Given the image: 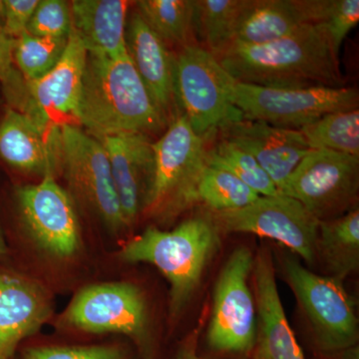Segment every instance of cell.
Segmentation results:
<instances>
[{"mask_svg":"<svg viewBox=\"0 0 359 359\" xmlns=\"http://www.w3.org/2000/svg\"><path fill=\"white\" fill-rule=\"evenodd\" d=\"M215 58L243 83L273 88L344 87L339 54L321 25L302 26L266 44H230Z\"/></svg>","mask_w":359,"mask_h":359,"instance_id":"obj_1","label":"cell"},{"mask_svg":"<svg viewBox=\"0 0 359 359\" xmlns=\"http://www.w3.org/2000/svg\"><path fill=\"white\" fill-rule=\"evenodd\" d=\"M76 121L99 139L123 133H156L169 120L156 105L128 53H87Z\"/></svg>","mask_w":359,"mask_h":359,"instance_id":"obj_2","label":"cell"},{"mask_svg":"<svg viewBox=\"0 0 359 359\" xmlns=\"http://www.w3.org/2000/svg\"><path fill=\"white\" fill-rule=\"evenodd\" d=\"M219 245V231L211 218L195 217L172 231L149 226L129 241L119 256L126 263L153 264L166 276L170 313L175 318L192 299Z\"/></svg>","mask_w":359,"mask_h":359,"instance_id":"obj_3","label":"cell"},{"mask_svg":"<svg viewBox=\"0 0 359 359\" xmlns=\"http://www.w3.org/2000/svg\"><path fill=\"white\" fill-rule=\"evenodd\" d=\"M205 141L185 116H174L159 140L153 142L154 169L142 212L168 223L199 204L198 185L207 166Z\"/></svg>","mask_w":359,"mask_h":359,"instance_id":"obj_4","label":"cell"},{"mask_svg":"<svg viewBox=\"0 0 359 359\" xmlns=\"http://www.w3.org/2000/svg\"><path fill=\"white\" fill-rule=\"evenodd\" d=\"M224 84L231 103L248 120L278 128L299 130L323 115L358 109L359 94L351 87L273 88L243 83L224 69Z\"/></svg>","mask_w":359,"mask_h":359,"instance_id":"obj_5","label":"cell"},{"mask_svg":"<svg viewBox=\"0 0 359 359\" xmlns=\"http://www.w3.org/2000/svg\"><path fill=\"white\" fill-rule=\"evenodd\" d=\"M255 256L240 247L231 252L214 290L211 321L205 335L215 359H250L257 339V306L249 285Z\"/></svg>","mask_w":359,"mask_h":359,"instance_id":"obj_6","label":"cell"},{"mask_svg":"<svg viewBox=\"0 0 359 359\" xmlns=\"http://www.w3.org/2000/svg\"><path fill=\"white\" fill-rule=\"evenodd\" d=\"M280 266L309 321L318 358L358 346L355 306L341 280L316 275L292 257H283Z\"/></svg>","mask_w":359,"mask_h":359,"instance_id":"obj_7","label":"cell"},{"mask_svg":"<svg viewBox=\"0 0 359 359\" xmlns=\"http://www.w3.org/2000/svg\"><path fill=\"white\" fill-rule=\"evenodd\" d=\"M177 105L194 132L205 139L228 123L243 119L224 84V68L199 44L187 45L174 56Z\"/></svg>","mask_w":359,"mask_h":359,"instance_id":"obj_8","label":"cell"},{"mask_svg":"<svg viewBox=\"0 0 359 359\" xmlns=\"http://www.w3.org/2000/svg\"><path fill=\"white\" fill-rule=\"evenodd\" d=\"M66 325L90 334L131 337L145 359L152 358V340L145 297L128 283L90 285L75 295L63 316Z\"/></svg>","mask_w":359,"mask_h":359,"instance_id":"obj_9","label":"cell"},{"mask_svg":"<svg viewBox=\"0 0 359 359\" xmlns=\"http://www.w3.org/2000/svg\"><path fill=\"white\" fill-rule=\"evenodd\" d=\"M61 173L69 186L71 197L94 212L113 233L125 230L126 224L102 144L71 123L61 125Z\"/></svg>","mask_w":359,"mask_h":359,"instance_id":"obj_10","label":"cell"},{"mask_svg":"<svg viewBox=\"0 0 359 359\" xmlns=\"http://www.w3.org/2000/svg\"><path fill=\"white\" fill-rule=\"evenodd\" d=\"M358 190L359 157L311 149L282 194L299 201L318 221H325L351 211Z\"/></svg>","mask_w":359,"mask_h":359,"instance_id":"obj_11","label":"cell"},{"mask_svg":"<svg viewBox=\"0 0 359 359\" xmlns=\"http://www.w3.org/2000/svg\"><path fill=\"white\" fill-rule=\"evenodd\" d=\"M219 231L248 233L278 241L308 264L316 259L320 221L299 201L280 194L259 197L242 209L212 212Z\"/></svg>","mask_w":359,"mask_h":359,"instance_id":"obj_12","label":"cell"},{"mask_svg":"<svg viewBox=\"0 0 359 359\" xmlns=\"http://www.w3.org/2000/svg\"><path fill=\"white\" fill-rule=\"evenodd\" d=\"M87 50L71 27L65 53L53 69L33 81L18 80L4 92L11 108L49 124L76 120Z\"/></svg>","mask_w":359,"mask_h":359,"instance_id":"obj_13","label":"cell"},{"mask_svg":"<svg viewBox=\"0 0 359 359\" xmlns=\"http://www.w3.org/2000/svg\"><path fill=\"white\" fill-rule=\"evenodd\" d=\"M16 198L26 230L40 249L61 259L76 254L81 236L73 198L55 177L20 187Z\"/></svg>","mask_w":359,"mask_h":359,"instance_id":"obj_14","label":"cell"},{"mask_svg":"<svg viewBox=\"0 0 359 359\" xmlns=\"http://www.w3.org/2000/svg\"><path fill=\"white\" fill-rule=\"evenodd\" d=\"M0 158L18 171L56 178L62 170L61 126L7 108L0 120Z\"/></svg>","mask_w":359,"mask_h":359,"instance_id":"obj_15","label":"cell"},{"mask_svg":"<svg viewBox=\"0 0 359 359\" xmlns=\"http://www.w3.org/2000/svg\"><path fill=\"white\" fill-rule=\"evenodd\" d=\"M222 139L252 156L282 194L302 158L311 150L299 130L278 128L263 121L243 119L219 129Z\"/></svg>","mask_w":359,"mask_h":359,"instance_id":"obj_16","label":"cell"},{"mask_svg":"<svg viewBox=\"0 0 359 359\" xmlns=\"http://www.w3.org/2000/svg\"><path fill=\"white\" fill-rule=\"evenodd\" d=\"M252 273L257 330L250 359H306L285 316L268 248H262L255 256Z\"/></svg>","mask_w":359,"mask_h":359,"instance_id":"obj_17","label":"cell"},{"mask_svg":"<svg viewBox=\"0 0 359 359\" xmlns=\"http://www.w3.org/2000/svg\"><path fill=\"white\" fill-rule=\"evenodd\" d=\"M327 1L245 0L228 45L266 44L287 36L302 26L318 25L325 16Z\"/></svg>","mask_w":359,"mask_h":359,"instance_id":"obj_18","label":"cell"},{"mask_svg":"<svg viewBox=\"0 0 359 359\" xmlns=\"http://www.w3.org/2000/svg\"><path fill=\"white\" fill-rule=\"evenodd\" d=\"M99 141L107 153L123 219L129 228L143 210L152 179L153 142L142 133L113 135Z\"/></svg>","mask_w":359,"mask_h":359,"instance_id":"obj_19","label":"cell"},{"mask_svg":"<svg viewBox=\"0 0 359 359\" xmlns=\"http://www.w3.org/2000/svg\"><path fill=\"white\" fill-rule=\"evenodd\" d=\"M50 313V301L41 287L0 273V359L11 358L21 340L35 334Z\"/></svg>","mask_w":359,"mask_h":359,"instance_id":"obj_20","label":"cell"},{"mask_svg":"<svg viewBox=\"0 0 359 359\" xmlns=\"http://www.w3.org/2000/svg\"><path fill=\"white\" fill-rule=\"evenodd\" d=\"M126 49L156 105L169 120L177 106L174 55L137 11L127 22Z\"/></svg>","mask_w":359,"mask_h":359,"instance_id":"obj_21","label":"cell"},{"mask_svg":"<svg viewBox=\"0 0 359 359\" xmlns=\"http://www.w3.org/2000/svg\"><path fill=\"white\" fill-rule=\"evenodd\" d=\"M125 0H74L70 2L72 28L93 55L118 57L126 53Z\"/></svg>","mask_w":359,"mask_h":359,"instance_id":"obj_22","label":"cell"},{"mask_svg":"<svg viewBox=\"0 0 359 359\" xmlns=\"http://www.w3.org/2000/svg\"><path fill=\"white\" fill-rule=\"evenodd\" d=\"M316 259L330 276L344 282L359 266V211L351 210L337 218L320 221Z\"/></svg>","mask_w":359,"mask_h":359,"instance_id":"obj_23","label":"cell"},{"mask_svg":"<svg viewBox=\"0 0 359 359\" xmlns=\"http://www.w3.org/2000/svg\"><path fill=\"white\" fill-rule=\"evenodd\" d=\"M245 0H193L195 39L212 55H218L230 42L231 32Z\"/></svg>","mask_w":359,"mask_h":359,"instance_id":"obj_24","label":"cell"},{"mask_svg":"<svg viewBox=\"0 0 359 359\" xmlns=\"http://www.w3.org/2000/svg\"><path fill=\"white\" fill-rule=\"evenodd\" d=\"M137 13L165 43L194 45L193 0H140Z\"/></svg>","mask_w":359,"mask_h":359,"instance_id":"obj_25","label":"cell"},{"mask_svg":"<svg viewBox=\"0 0 359 359\" xmlns=\"http://www.w3.org/2000/svg\"><path fill=\"white\" fill-rule=\"evenodd\" d=\"M313 150H330L359 157V110L323 115L299 130Z\"/></svg>","mask_w":359,"mask_h":359,"instance_id":"obj_26","label":"cell"},{"mask_svg":"<svg viewBox=\"0 0 359 359\" xmlns=\"http://www.w3.org/2000/svg\"><path fill=\"white\" fill-rule=\"evenodd\" d=\"M259 197L231 172L208 163L198 185V202L212 212L242 209Z\"/></svg>","mask_w":359,"mask_h":359,"instance_id":"obj_27","label":"cell"},{"mask_svg":"<svg viewBox=\"0 0 359 359\" xmlns=\"http://www.w3.org/2000/svg\"><path fill=\"white\" fill-rule=\"evenodd\" d=\"M67 41L68 36L51 39L25 32L14 41L13 63L26 81L39 79L57 65Z\"/></svg>","mask_w":359,"mask_h":359,"instance_id":"obj_28","label":"cell"},{"mask_svg":"<svg viewBox=\"0 0 359 359\" xmlns=\"http://www.w3.org/2000/svg\"><path fill=\"white\" fill-rule=\"evenodd\" d=\"M207 163L231 172L261 197L280 194L257 160L231 142L222 139L216 147L208 150Z\"/></svg>","mask_w":359,"mask_h":359,"instance_id":"obj_29","label":"cell"},{"mask_svg":"<svg viewBox=\"0 0 359 359\" xmlns=\"http://www.w3.org/2000/svg\"><path fill=\"white\" fill-rule=\"evenodd\" d=\"M72 27L69 2L65 0H39L26 32L34 36L67 37Z\"/></svg>","mask_w":359,"mask_h":359,"instance_id":"obj_30","label":"cell"},{"mask_svg":"<svg viewBox=\"0 0 359 359\" xmlns=\"http://www.w3.org/2000/svg\"><path fill=\"white\" fill-rule=\"evenodd\" d=\"M358 21V0H328L325 16L318 25L325 28L330 43L339 54L342 42Z\"/></svg>","mask_w":359,"mask_h":359,"instance_id":"obj_31","label":"cell"},{"mask_svg":"<svg viewBox=\"0 0 359 359\" xmlns=\"http://www.w3.org/2000/svg\"><path fill=\"white\" fill-rule=\"evenodd\" d=\"M25 359H128L120 347L41 346L32 347L25 353Z\"/></svg>","mask_w":359,"mask_h":359,"instance_id":"obj_32","label":"cell"},{"mask_svg":"<svg viewBox=\"0 0 359 359\" xmlns=\"http://www.w3.org/2000/svg\"><path fill=\"white\" fill-rule=\"evenodd\" d=\"M39 0H4V33L13 39H20L27 29L28 23Z\"/></svg>","mask_w":359,"mask_h":359,"instance_id":"obj_33","label":"cell"},{"mask_svg":"<svg viewBox=\"0 0 359 359\" xmlns=\"http://www.w3.org/2000/svg\"><path fill=\"white\" fill-rule=\"evenodd\" d=\"M14 41L15 39L7 36L4 30L0 29V83L2 86L11 80L18 70L13 67Z\"/></svg>","mask_w":359,"mask_h":359,"instance_id":"obj_34","label":"cell"},{"mask_svg":"<svg viewBox=\"0 0 359 359\" xmlns=\"http://www.w3.org/2000/svg\"><path fill=\"white\" fill-rule=\"evenodd\" d=\"M199 330H195L180 344L174 359H202L199 354Z\"/></svg>","mask_w":359,"mask_h":359,"instance_id":"obj_35","label":"cell"},{"mask_svg":"<svg viewBox=\"0 0 359 359\" xmlns=\"http://www.w3.org/2000/svg\"><path fill=\"white\" fill-rule=\"evenodd\" d=\"M318 359H359L358 346L349 347V348L337 351V353Z\"/></svg>","mask_w":359,"mask_h":359,"instance_id":"obj_36","label":"cell"},{"mask_svg":"<svg viewBox=\"0 0 359 359\" xmlns=\"http://www.w3.org/2000/svg\"><path fill=\"white\" fill-rule=\"evenodd\" d=\"M4 14H6V8H4V0H0V29L4 28Z\"/></svg>","mask_w":359,"mask_h":359,"instance_id":"obj_37","label":"cell"},{"mask_svg":"<svg viewBox=\"0 0 359 359\" xmlns=\"http://www.w3.org/2000/svg\"><path fill=\"white\" fill-rule=\"evenodd\" d=\"M6 252V243H4V236L0 230V257Z\"/></svg>","mask_w":359,"mask_h":359,"instance_id":"obj_38","label":"cell"}]
</instances>
